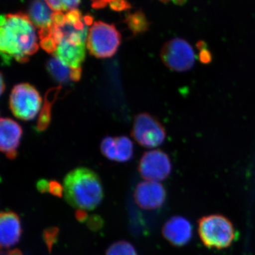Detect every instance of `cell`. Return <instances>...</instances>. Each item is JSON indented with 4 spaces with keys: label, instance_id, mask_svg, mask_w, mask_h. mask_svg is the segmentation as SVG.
Masks as SVG:
<instances>
[{
    "label": "cell",
    "instance_id": "obj_32",
    "mask_svg": "<svg viewBox=\"0 0 255 255\" xmlns=\"http://www.w3.org/2000/svg\"><path fill=\"white\" fill-rule=\"evenodd\" d=\"M4 90V79H3L2 75H1V94L3 93Z\"/></svg>",
    "mask_w": 255,
    "mask_h": 255
},
{
    "label": "cell",
    "instance_id": "obj_27",
    "mask_svg": "<svg viewBox=\"0 0 255 255\" xmlns=\"http://www.w3.org/2000/svg\"><path fill=\"white\" fill-rule=\"evenodd\" d=\"M36 187L40 192L43 194V193L48 192L49 191V182L46 179H40L36 184Z\"/></svg>",
    "mask_w": 255,
    "mask_h": 255
},
{
    "label": "cell",
    "instance_id": "obj_30",
    "mask_svg": "<svg viewBox=\"0 0 255 255\" xmlns=\"http://www.w3.org/2000/svg\"><path fill=\"white\" fill-rule=\"evenodd\" d=\"M6 255H23L21 251L18 249L11 250V251H8Z\"/></svg>",
    "mask_w": 255,
    "mask_h": 255
},
{
    "label": "cell",
    "instance_id": "obj_24",
    "mask_svg": "<svg viewBox=\"0 0 255 255\" xmlns=\"http://www.w3.org/2000/svg\"><path fill=\"white\" fill-rule=\"evenodd\" d=\"M49 192L52 195L62 198L63 196L64 187L58 181H50Z\"/></svg>",
    "mask_w": 255,
    "mask_h": 255
},
{
    "label": "cell",
    "instance_id": "obj_3",
    "mask_svg": "<svg viewBox=\"0 0 255 255\" xmlns=\"http://www.w3.org/2000/svg\"><path fill=\"white\" fill-rule=\"evenodd\" d=\"M198 224L201 241L209 249H226L236 238V230L232 222L223 215L204 216L199 220Z\"/></svg>",
    "mask_w": 255,
    "mask_h": 255
},
{
    "label": "cell",
    "instance_id": "obj_26",
    "mask_svg": "<svg viewBox=\"0 0 255 255\" xmlns=\"http://www.w3.org/2000/svg\"><path fill=\"white\" fill-rule=\"evenodd\" d=\"M199 50V60L201 63L208 65V64H210L213 61L214 57H213L211 52L208 48V46L204 47V48Z\"/></svg>",
    "mask_w": 255,
    "mask_h": 255
},
{
    "label": "cell",
    "instance_id": "obj_7",
    "mask_svg": "<svg viewBox=\"0 0 255 255\" xmlns=\"http://www.w3.org/2000/svg\"><path fill=\"white\" fill-rule=\"evenodd\" d=\"M131 135L137 143L150 148L163 143L166 130L158 119L150 114L141 113L135 117Z\"/></svg>",
    "mask_w": 255,
    "mask_h": 255
},
{
    "label": "cell",
    "instance_id": "obj_28",
    "mask_svg": "<svg viewBox=\"0 0 255 255\" xmlns=\"http://www.w3.org/2000/svg\"><path fill=\"white\" fill-rule=\"evenodd\" d=\"M75 218L80 223L87 222L88 220V214L87 211L84 209H78L75 212Z\"/></svg>",
    "mask_w": 255,
    "mask_h": 255
},
{
    "label": "cell",
    "instance_id": "obj_1",
    "mask_svg": "<svg viewBox=\"0 0 255 255\" xmlns=\"http://www.w3.org/2000/svg\"><path fill=\"white\" fill-rule=\"evenodd\" d=\"M38 49L34 25L23 13L1 16L0 50L5 64L14 58L18 63H26Z\"/></svg>",
    "mask_w": 255,
    "mask_h": 255
},
{
    "label": "cell",
    "instance_id": "obj_29",
    "mask_svg": "<svg viewBox=\"0 0 255 255\" xmlns=\"http://www.w3.org/2000/svg\"><path fill=\"white\" fill-rule=\"evenodd\" d=\"M72 69V68H71ZM82 76V68H75L71 70V75L70 79L74 82H78L80 80Z\"/></svg>",
    "mask_w": 255,
    "mask_h": 255
},
{
    "label": "cell",
    "instance_id": "obj_10",
    "mask_svg": "<svg viewBox=\"0 0 255 255\" xmlns=\"http://www.w3.org/2000/svg\"><path fill=\"white\" fill-rule=\"evenodd\" d=\"M22 128L14 120L1 118L0 120V150L9 159L16 158L20 140L22 136Z\"/></svg>",
    "mask_w": 255,
    "mask_h": 255
},
{
    "label": "cell",
    "instance_id": "obj_19",
    "mask_svg": "<svg viewBox=\"0 0 255 255\" xmlns=\"http://www.w3.org/2000/svg\"><path fill=\"white\" fill-rule=\"evenodd\" d=\"M106 255H137L134 247L127 241H121L113 243L108 248Z\"/></svg>",
    "mask_w": 255,
    "mask_h": 255
},
{
    "label": "cell",
    "instance_id": "obj_18",
    "mask_svg": "<svg viewBox=\"0 0 255 255\" xmlns=\"http://www.w3.org/2000/svg\"><path fill=\"white\" fill-rule=\"evenodd\" d=\"M125 21L130 31L135 35L145 33L150 27V23L142 11L128 14Z\"/></svg>",
    "mask_w": 255,
    "mask_h": 255
},
{
    "label": "cell",
    "instance_id": "obj_13",
    "mask_svg": "<svg viewBox=\"0 0 255 255\" xmlns=\"http://www.w3.org/2000/svg\"><path fill=\"white\" fill-rule=\"evenodd\" d=\"M21 221L16 213L2 211L0 215V243L2 248H10L17 244L21 238Z\"/></svg>",
    "mask_w": 255,
    "mask_h": 255
},
{
    "label": "cell",
    "instance_id": "obj_2",
    "mask_svg": "<svg viewBox=\"0 0 255 255\" xmlns=\"http://www.w3.org/2000/svg\"><path fill=\"white\" fill-rule=\"evenodd\" d=\"M63 187L65 200L78 209L94 210L104 198L100 177L87 167L70 171L64 179Z\"/></svg>",
    "mask_w": 255,
    "mask_h": 255
},
{
    "label": "cell",
    "instance_id": "obj_12",
    "mask_svg": "<svg viewBox=\"0 0 255 255\" xmlns=\"http://www.w3.org/2000/svg\"><path fill=\"white\" fill-rule=\"evenodd\" d=\"M101 150L111 160L124 162L130 160L133 155V145L126 136L106 137L101 143Z\"/></svg>",
    "mask_w": 255,
    "mask_h": 255
},
{
    "label": "cell",
    "instance_id": "obj_15",
    "mask_svg": "<svg viewBox=\"0 0 255 255\" xmlns=\"http://www.w3.org/2000/svg\"><path fill=\"white\" fill-rule=\"evenodd\" d=\"M53 12L46 0H31L28 6V16L35 27L44 29L53 26Z\"/></svg>",
    "mask_w": 255,
    "mask_h": 255
},
{
    "label": "cell",
    "instance_id": "obj_20",
    "mask_svg": "<svg viewBox=\"0 0 255 255\" xmlns=\"http://www.w3.org/2000/svg\"><path fill=\"white\" fill-rule=\"evenodd\" d=\"M81 0H46L47 4L54 12H64L76 9Z\"/></svg>",
    "mask_w": 255,
    "mask_h": 255
},
{
    "label": "cell",
    "instance_id": "obj_33",
    "mask_svg": "<svg viewBox=\"0 0 255 255\" xmlns=\"http://www.w3.org/2000/svg\"><path fill=\"white\" fill-rule=\"evenodd\" d=\"M159 1H160L161 2L164 3V4H167L170 0H159Z\"/></svg>",
    "mask_w": 255,
    "mask_h": 255
},
{
    "label": "cell",
    "instance_id": "obj_16",
    "mask_svg": "<svg viewBox=\"0 0 255 255\" xmlns=\"http://www.w3.org/2000/svg\"><path fill=\"white\" fill-rule=\"evenodd\" d=\"M61 87H55V88L50 89L47 92L46 97H45L44 105L41 113H40L39 118L37 122V129L39 131H43L46 130L50 123L51 119V107L55 99L57 98L58 94L59 93Z\"/></svg>",
    "mask_w": 255,
    "mask_h": 255
},
{
    "label": "cell",
    "instance_id": "obj_5",
    "mask_svg": "<svg viewBox=\"0 0 255 255\" xmlns=\"http://www.w3.org/2000/svg\"><path fill=\"white\" fill-rule=\"evenodd\" d=\"M42 100L38 90L28 83L15 85L9 97V108L16 118L31 121L41 109Z\"/></svg>",
    "mask_w": 255,
    "mask_h": 255
},
{
    "label": "cell",
    "instance_id": "obj_25",
    "mask_svg": "<svg viewBox=\"0 0 255 255\" xmlns=\"http://www.w3.org/2000/svg\"><path fill=\"white\" fill-rule=\"evenodd\" d=\"M110 7L114 11H122L130 7L127 0H109Z\"/></svg>",
    "mask_w": 255,
    "mask_h": 255
},
{
    "label": "cell",
    "instance_id": "obj_21",
    "mask_svg": "<svg viewBox=\"0 0 255 255\" xmlns=\"http://www.w3.org/2000/svg\"><path fill=\"white\" fill-rule=\"evenodd\" d=\"M59 232V228L58 227H50L43 231V239L50 253H51L53 246L58 242Z\"/></svg>",
    "mask_w": 255,
    "mask_h": 255
},
{
    "label": "cell",
    "instance_id": "obj_4",
    "mask_svg": "<svg viewBox=\"0 0 255 255\" xmlns=\"http://www.w3.org/2000/svg\"><path fill=\"white\" fill-rule=\"evenodd\" d=\"M121 41L122 36L114 25L97 21L89 29L87 48L96 58H111L117 53Z\"/></svg>",
    "mask_w": 255,
    "mask_h": 255
},
{
    "label": "cell",
    "instance_id": "obj_14",
    "mask_svg": "<svg viewBox=\"0 0 255 255\" xmlns=\"http://www.w3.org/2000/svg\"><path fill=\"white\" fill-rule=\"evenodd\" d=\"M87 44H76L68 40L62 39L57 46L54 56L59 58L70 68H81L82 63L85 59Z\"/></svg>",
    "mask_w": 255,
    "mask_h": 255
},
{
    "label": "cell",
    "instance_id": "obj_23",
    "mask_svg": "<svg viewBox=\"0 0 255 255\" xmlns=\"http://www.w3.org/2000/svg\"><path fill=\"white\" fill-rule=\"evenodd\" d=\"M40 46L45 51L50 54H54L55 52L56 51L57 46H58L52 37V34L49 37L40 40Z\"/></svg>",
    "mask_w": 255,
    "mask_h": 255
},
{
    "label": "cell",
    "instance_id": "obj_8",
    "mask_svg": "<svg viewBox=\"0 0 255 255\" xmlns=\"http://www.w3.org/2000/svg\"><path fill=\"white\" fill-rule=\"evenodd\" d=\"M138 171L147 181L160 182L167 179L172 172L170 158L160 150L147 151L139 162Z\"/></svg>",
    "mask_w": 255,
    "mask_h": 255
},
{
    "label": "cell",
    "instance_id": "obj_9",
    "mask_svg": "<svg viewBox=\"0 0 255 255\" xmlns=\"http://www.w3.org/2000/svg\"><path fill=\"white\" fill-rule=\"evenodd\" d=\"M165 189L158 182L145 181L139 183L134 192V199L139 207L155 210L163 205L166 200Z\"/></svg>",
    "mask_w": 255,
    "mask_h": 255
},
{
    "label": "cell",
    "instance_id": "obj_17",
    "mask_svg": "<svg viewBox=\"0 0 255 255\" xmlns=\"http://www.w3.org/2000/svg\"><path fill=\"white\" fill-rule=\"evenodd\" d=\"M46 68L55 81L60 83H66L71 80L70 75L72 69L57 57L54 56L47 62Z\"/></svg>",
    "mask_w": 255,
    "mask_h": 255
},
{
    "label": "cell",
    "instance_id": "obj_31",
    "mask_svg": "<svg viewBox=\"0 0 255 255\" xmlns=\"http://www.w3.org/2000/svg\"><path fill=\"white\" fill-rule=\"evenodd\" d=\"M172 1L177 6H183L187 2V0H172Z\"/></svg>",
    "mask_w": 255,
    "mask_h": 255
},
{
    "label": "cell",
    "instance_id": "obj_11",
    "mask_svg": "<svg viewBox=\"0 0 255 255\" xmlns=\"http://www.w3.org/2000/svg\"><path fill=\"white\" fill-rule=\"evenodd\" d=\"M162 235L172 246L182 247L189 243L192 238V226L182 216H172L164 223Z\"/></svg>",
    "mask_w": 255,
    "mask_h": 255
},
{
    "label": "cell",
    "instance_id": "obj_22",
    "mask_svg": "<svg viewBox=\"0 0 255 255\" xmlns=\"http://www.w3.org/2000/svg\"><path fill=\"white\" fill-rule=\"evenodd\" d=\"M104 220L99 215H92L89 217L87 221V227L90 228L91 231L96 232L100 231L104 226Z\"/></svg>",
    "mask_w": 255,
    "mask_h": 255
},
{
    "label": "cell",
    "instance_id": "obj_6",
    "mask_svg": "<svg viewBox=\"0 0 255 255\" xmlns=\"http://www.w3.org/2000/svg\"><path fill=\"white\" fill-rule=\"evenodd\" d=\"M164 65L172 71L183 73L195 64L196 55L190 43L182 38H174L164 43L160 50Z\"/></svg>",
    "mask_w": 255,
    "mask_h": 255
}]
</instances>
